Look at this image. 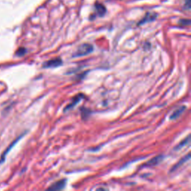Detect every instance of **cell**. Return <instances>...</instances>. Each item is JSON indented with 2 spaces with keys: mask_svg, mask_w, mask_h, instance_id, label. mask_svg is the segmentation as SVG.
Segmentation results:
<instances>
[{
  "mask_svg": "<svg viewBox=\"0 0 191 191\" xmlns=\"http://www.w3.org/2000/svg\"><path fill=\"white\" fill-rule=\"evenodd\" d=\"M93 51V46L90 43H84L79 46L73 54V57H82L90 54Z\"/></svg>",
  "mask_w": 191,
  "mask_h": 191,
  "instance_id": "obj_1",
  "label": "cell"
},
{
  "mask_svg": "<svg viewBox=\"0 0 191 191\" xmlns=\"http://www.w3.org/2000/svg\"><path fill=\"white\" fill-rule=\"evenodd\" d=\"M63 64L62 60L60 58H55L51 59L43 64V68H53V67H58Z\"/></svg>",
  "mask_w": 191,
  "mask_h": 191,
  "instance_id": "obj_2",
  "label": "cell"
},
{
  "mask_svg": "<svg viewBox=\"0 0 191 191\" xmlns=\"http://www.w3.org/2000/svg\"><path fill=\"white\" fill-rule=\"evenodd\" d=\"M84 98V95L82 94V93H79V94L76 95V96H75L73 99H72V102H71L70 104H69L67 107H65V108H64V111H69V110H70V109H72V108H73L74 107H75V105H76L77 104H78V103H79V102H80L81 100Z\"/></svg>",
  "mask_w": 191,
  "mask_h": 191,
  "instance_id": "obj_3",
  "label": "cell"
},
{
  "mask_svg": "<svg viewBox=\"0 0 191 191\" xmlns=\"http://www.w3.org/2000/svg\"><path fill=\"white\" fill-rule=\"evenodd\" d=\"M66 184H67V179H62L60 181H56L55 183L53 184L49 187V190H60L65 187Z\"/></svg>",
  "mask_w": 191,
  "mask_h": 191,
  "instance_id": "obj_4",
  "label": "cell"
},
{
  "mask_svg": "<svg viewBox=\"0 0 191 191\" xmlns=\"http://www.w3.org/2000/svg\"><path fill=\"white\" fill-rule=\"evenodd\" d=\"M23 135H24V134H22V135H20V137H18V138L16 139V140H15V141H13V143H11V145H10V146H8V148H7V149H6V150H5V152H4V153H3V154H2V156H1V158H0V164H1V163H3V162H4V161H5V158H6V155H7V154H8V152H10V150H11V149H12V147H13V146H14V145H15V144H16V143H17V142H18V141H20V139H21V138H22V137H23Z\"/></svg>",
  "mask_w": 191,
  "mask_h": 191,
  "instance_id": "obj_5",
  "label": "cell"
},
{
  "mask_svg": "<svg viewBox=\"0 0 191 191\" xmlns=\"http://www.w3.org/2000/svg\"><path fill=\"white\" fill-rule=\"evenodd\" d=\"M157 17V14L155 13H147L146 14V16H144V18L143 20H141V22L139 23V25H143L145 24L146 23H149V22H152L153 20H155Z\"/></svg>",
  "mask_w": 191,
  "mask_h": 191,
  "instance_id": "obj_6",
  "label": "cell"
},
{
  "mask_svg": "<svg viewBox=\"0 0 191 191\" xmlns=\"http://www.w3.org/2000/svg\"><path fill=\"white\" fill-rule=\"evenodd\" d=\"M185 110H186V107L185 106H181V107H180V108H177V109L175 110V111H174L173 114H172V115L170 116V119H176L177 118L179 117V116H181L182 114H183V112L185 111Z\"/></svg>",
  "mask_w": 191,
  "mask_h": 191,
  "instance_id": "obj_7",
  "label": "cell"
},
{
  "mask_svg": "<svg viewBox=\"0 0 191 191\" xmlns=\"http://www.w3.org/2000/svg\"><path fill=\"white\" fill-rule=\"evenodd\" d=\"M163 155H158L157 157L153 158L150 160H149L146 165H147V166H155V165H158L159 163L161 162V160H163Z\"/></svg>",
  "mask_w": 191,
  "mask_h": 191,
  "instance_id": "obj_8",
  "label": "cell"
},
{
  "mask_svg": "<svg viewBox=\"0 0 191 191\" xmlns=\"http://www.w3.org/2000/svg\"><path fill=\"white\" fill-rule=\"evenodd\" d=\"M96 10H97V13L99 14V16H103L106 13V8L103 5L101 4H96Z\"/></svg>",
  "mask_w": 191,
  "mask_h": 191,
  "instance_id": "obj_9",
  "label": "cell"
},
{
  "mask_svg": "<svg viewBox=\"0 0 191 191\" xmlns=\"http://www.w3.org/2000/svg\"><path fill=\"white\" fill-rule=\"evenodd\" d=\"M190 142V135H189V136H187V137H186V138H185L184 141H181V142L180 143L178 144L176 147H175V149H176V150H178V149H181V148L185 147V146L189 145Z\"/></svg>",
  "mask_w": 191,
  "mask_h": 191,
  "instance_id": "obj_10",
  "label": "cell"
},
{
  "mask_svg": "<svg viewBox=\"0 0 191 191\" xmlns=\"http://www.w3.org/2000/svg\"><path fill=\"white\" fill-rule=\"evenodd\" d=\"M190 158V154H188L187 155H186V156H185V157H184L183 158L181 159V160H180V161L178 162V163H177V164H175V166H174V167H173V169H172V170H176V169L178 168V167H179V166H181V164H183L184 163H185V162H186L187 160H189Z\"/></svg>",
  "mask_w": 191,
  "mask_h": 191,
  "instance_id": "obj_11",
  "label": "cell"
},
{
  "mask_svg": "<svg viewBox=\"0 0 191 191\" xmlns=\"http://www.w3.org/2000/svg\"><path fill=\"white\" fill-rule=\"evenodd\" d=\"M90 111L88 109H86V108H82V116L83 119H87V118L88 117L90 116Z\"/></svg>",
  "mask_w": 191,
  "mask_h": 191,
  "instance_id": "obj_12",
  "label": "cell"
},
{
  "mask_svg": "<svg viewBox=\"0 0 191 191\" xmlns=\"http://www.w3.org/2000/svg\"><path fill=\"white\" fill-rule=\"evenodd\" d=\"M26 52H27L26 49H25V48L21 47V48H20V49H18V50L16 51V55H18V56H23V55H24L25 54H26Z\"/></svg>",
  "mask_w": 191,
  "mask_h": 191,
  "instance_id": "obj_13",
  "label": "cell"
},
{
  "mask_svg": "<svg viewBox=\"0 0 191 191\" xmlns=\"http://www.w3.org/2000/svg\"><path fill=\"white\" fill-rule=\"evenodd\" d=\"M178 23H179L181 26H190V20L183 19V20H179Z\"/></svg>",
  "mask_w": 191,
  "mask_h": 191,
  "instance_id": "obj_14",
  "label": "cell"
},
{
  "mask_svg": "<svg viewBox=\"0 0 191 191\" xmlns=\"http://www.w3.org/2000/svg\"><path fill=\"white\" fill-rule=\"evenodd\" d=\"M185 10H188L189 11L190 9V0H186L185 1Z\"/></svg>",
  "mask_w": 191,
  "mask_h": 191,
  "instance_id": "obj_15",
  "label": "cell"
}]
</instances>
